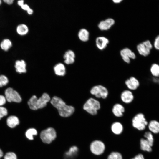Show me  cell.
<instances>
[{
	"instance_id": "obj_1",
	"label": "cell",
	"mask_w": 159,
	"mask_h": 159,
	"mask_svg": "<svg viewBox=\"0 0 159 159\" xmlns=\"http://www.w3.org/2000/svg\"><path fill=\"white\" fill-rule=\"evenodd\" d=\"M50 102L57 110L59 115L62 117H68L74 111V108L73 106L67 105L61 98L57 96L53 97Z\"/></svg>"
},
{
	"instance_id": "obj_2",
	"label": "cell",
	"mask_w": 159,
	"mask_h": 159,
	"mask_svg": "<svg viewBox=\"0 0 159 159\" xmlns=\"http://www.w3.org/2000/svg\"><path fill=\"white\" fill-rule=\"evenodd\" d=\"M50 100V97L49 95L44 93L39 98L36 95H33L29 100L28 104L30 109L36 110L44 107Z\"/></svg>"
},
{
	"instance_id": "obj_3",
	"label": "cell",
	"mask_w": 159,
	"mask_h": 159,
	"mask_svg": "<svg viewBox=\"0 0 159 159\" xmlns=\"http://www.w3.org/2000/svg\"><path fill=\"white\" fill-rule=\"evenodd\" d=\"M101 104L97 100L93 98H89L83 106V109L92 115H95L101 108Z\"/></svg>"
},
{
	"instance_id": "obj_4",
	"label": "cell",
	"mask_w": 159,
	"mask_h": 159,
	"mask_svg": "<svg viewBox=\"0 0 159 159\" xmlns=\"http://www.w3.org/2000/svg\"><path fill=\"white\" fill-rule=\"evenodd\" d=\"M148 123L145 115L141 112L137 114L132 120L133 127L139 131H143L145 130Z\"/></svg>"
},
{
	"instance_id": "obj_5",
	"label": "cell",
	"mask_w": 159,
	"mask_h": 159,
	"mask_svg": "<svg viewBox=\"0 0 159 159\" xmlns=\"http://www.w3.org/2000/svg\"><path fill=\"white\" fill-rule=\"evenodd\" d=\"M90 92L91 95L98 98L105 99L109 95L107 88L105 86L100 85L92 87L90 90Z\"/></svg>"
},
{
	"instance_id": "obj_6",
	"label": "cell",
	"mask_w": 159,
	"mask_h": 159,
	"mask_svg": "<svg viewBox=\"0 0 159 159\" xmlns=\"http://www.w3.org/2000/svg\"><path fill=\"white\" fill-rule=\"evenodd\" d=\"M57 137V134L55 129L52 127H48L42 131L40 137L42 141L44 143L50 144Z\"/></svg>"
},
{
	"instance_id": "obj_7",
	"label": "cell",
	"mask_w": 159,
	"mask_h": 159,
	"mask_svg": "<svg viewBox=\"0 0 159 159\" xmlns=\"http://www.w3.org/2000/svg\"><path fill=\"white\" fill-rule=\"evenodd\" d=\"M91 152L96 155H100L102 154L105 149L104 143L99 140H95L92 142L90 146Z\"/></svg>"
},
{
	"instance_id": "obj_8",
	"label": "cell",
	"mask_w": 159,
	"mask_h": 159,
	"mask_svg": "<svg viewBox=\"0 0 159 159\" xmlns=\"http://www.w3.org/2000/svg\"><path fill=\"white\" fill-rule=\"evenodd\" d=\"M5 94L6 100L9 102H13L19 103L21 101L19 94L11 88L7 89L5 91Z\"/></svg>"
},
{
	"instance_id": "obj_9",
	"label": "cell",
	"mask_w": 159,
	"mask_h": 159,
	"mask_svg": "<svg viewBox=\"0 0 159 159\" xmlns=\"http://www.w3.org/2000/svg\"><path fill=\"white\" fill-rule=\"evenodd\" d=\"M152 47L150 41L147 40L139 44L137 46V48L140 55L145 57L150 54Z\"/></svg>"
},
{
	"instance_id": "obj_10",
	"label": "cell",
	"mask_w": 159,
	"mask_h": 159,
	"mask_svg": "<svg viewBox=\"0 0 159 159\" xmlns=\"http://www.w3.org/2000/svg\"><path fill=\"white\" fill-rule=\"evenodd\" d=\"M120 54L123 60L127 64L130 63L131 59H135L136 58L135 53L127 48L121 50L120 51Z\"/></svg>"
},
{
	"instance_id": "obj_11",
	"label": "cell",
	"mask_w": 159,
	"mask_h": 159,
	"mask_svg": "<svg viewBox=\"0 0 159 159\" xmlns=\"http://www.w3.org/2000/svg\"><path fill=\"white\" fill-rule=\"evenodd\" d=\"M125 84L127 88L130 90H137L140 85V82L139 80L133 76H131L127 79L125 81Z\"/></svg>"
},
{
	"instance_id": "obj_12",
	"label": "cell",
	"mask_w": 159,
	"mask_h": 159,
	"mask_svg": "<svg viewBox=\"0 0 159 159\" xmlns=\"http://www.w3.org/2000/svg\"><path fill=\"white\" fill-rule=\"evenodd\" d=\"M134 98L132 92L129 90H124L121 94V99L123 102L125 104H130L132 102Z\"/></svg>"
},
{
	"instance_id": "obj_13",
	"label": "cell",
	"mask_w": 159,
	"mask_h": 159,
	"mask_svg": "<svg viewBox=\"0 0 159 159\" xmlns=\"http://www.w3.org/2000/svg\"><path fill=\"white\" fill-rule=\"evenodd\" d=\"M115 21L114 19L109 18L101 21L98 24V27L102 31L107 30L110 29L114 24Z\"/></svg>"
},
{
	"instance_id": "obj_14",
	"label": "cell",
	"mask_w": 159,
	"mask_h": 159,
	"mask_svg": "<svg viewBox=\"0 0 159 159\" xmlns=\"http://www.w3.org/2000/svg\"><path fill=\"white\" fill-rule=\"evenodd\" d=\"M125 111L124 107L122 104L117 103L113 106L112 112L113 115L116 117H121L123 115Z\"/></svg>"
},
{
	"instance_id": "obj_15",
	"label": "cell",
	"mask_w": 159,
	"mask_h": 159,
	"mask_svg": "<svg viewBox=\"0 0 159 159\" xmlns=\"http://www.w3.org/2000/svg\"><path fill=\"white\" fill-rule=\"evenodd\" d=\"M95 42L97 48L100 50H102L107 47L109 43V41L107 38L101 36L97 38Z\"/></svg>"
},
{
	"instance_id": "obj_16",
	"label": "cell",
	"mask_w": 159,
	"mask_h": 159,
	"mask_svg": "<svg viewBox=\"0 0 159 159\" xmlns=\"http://www.w3.org/2000/svg\"><path fill=\"white\" fill-rule=\"evenodd\" d=\"M75 55L74 52L71 50L67 51L64 55V63L67 64H71L75 61Z\"/></svg>"
},
{
	"instance_id": "obj_17",
	"label": "cell",
	"mask_w": 159,
	"mask_h": 159,
	"mask_svg": "<svg viewBox=\"0 0 159 159\" xmlns=\"http://www.w3.org/2000/svg\"><path fill=\"white\" fill-rule=\"evenodd\" d=\"M79 151L78 147L76 146H72L69 150L64 154L65 159H73L77 155Z\"/></svg>"
},
{
	"instance_id": "obj_18",
	"label": "cell",
	"mask_w": 159,
	"mask_h": 159,
	"mask_svg": "<svg viewBox=\"0 0 159 159\" xmlns=\"http://www.w3.org/2000/svg\"><path fill=\"white\" fill-rule=\"evenodd\" d=\"M149 130L153 134L159 133V122L155 120L150 121L147 126Z\"/></svg>"
},
{
	"instance_id": "obj_19",
	"label": "cell",
	"mask_w": 159,
	"mask_h": 159,
	"mask_svg": "<svg viewBox=\"0 0 159 159\" xmlns=\"http://www.w3.org/2000/svg\"><path fill=\"white\" fill-rule=\"evenodd\" d=\"M26 64L23 60H17L15 62V67L16 72L19 73H25L26 72Z\"/></svg>"
},
{
	"instance_id": "obj_20",
	"label": "cell",
	"mask_w": 159,
	"mask_h": 159,
	"mask_svg": "<svg viewBox=\"0 0 159 159\" xmlns=\"http://www.w3.org/2000/svg\"><path fill=\"white\" fill-rule=\"evenodd\" d=\"M140 149L143 151L150 152L152 151V147L145 138H141L140 140Z\"/></svg>"
},
{
	"instance_id": "obj_21",
	"label": "cell",
	"mask_w": 159,
	"mask_h": 159,
	"mask_svg": "<svg viewBox=\"0 0 159 159\" xmlns=\"http://www.w3.org/2000/svg\"><path fill=\"white\" fill-rule=\"evenodd\" d=\"M54 71L56 75L63 76L66 73V68L64 65L62 63L56 64L54 67Z\"/></svg>"
},
{
	"instance_id": "obj_22",
	"label": "cell",
	"mask_w": 159,
	"mask_h": 159,
	"mask_svg": "<svg viewBox=\"0 0 159 159\" xmlns=\"http://www.w3.org/2000/svg\"><path fill=\"white\" fill-rule=\"evenodd\" d=\"M111 129L114 134L116 135H119L122 132L123 130V127L121 123L116 122H114L112 125Z\"/></svg>"
},
{
	"instance_id": "obj_23",
	"label": "cell",
	"mask_w": 159,
	"mask_h": 159,
	"mask_svg": "<svg viewBox=\"0 0 159 159\" xmlns=\"http://www.w3.org/2000/svg\"><path fill=\"white\" fill-rule=\"evenodd\" d=\"M8 126L11 128L15 127L19 123V121L18 118L15 116H11L9 117L6 120Z\"/></svg>"
},
{
	"instance_id": "obj_24",
	"label": "cell",
	"mask_w": 159,
	"mask_h": 159,
	"mask_svg": "<svg viewBox=\"0 0 159 159\" xmlns=\"http://www.w3.org/2000/svg\"><path fill=\"white\" fill-rule=\"evenodd\" d=\"M78 37L81 41L84 42H87L89 39V32L85 29H82L78 32Z\"/></svg>"
},
{
	"instance_id": "obj_25",
	"label": "cell",
	"mask_w": 159,
	"mask_h": 159,
	"mask_svg": "<svg viewBox=\"0 0 159 159\" xmlns=\"http://www.w3.org/2000/svg\"><path fill=\"white\" fill-rule=\"evenodd\" d=\"M17 33L21 35H26L29 32V28L26 25L24 24L19 25L16 28Z\"/></svg>"
},
{
	"instance_id": "obj_26",
	"label": "cell",
	"mask_w": 159,
	"mask_h": 159,
	"mask_svg": "<svg viewBox=\"0 0 159 159\" xmlns=\"http://www.w3.org/2000/svg\"><path fill=\"white\" fill-rule=\"evenodd\" d=\"M1 48L4 51H7L12 47V43L9 39H4L0 44Z\"/></svg>"
},
{
	"instance_id": "obj_27",
	"label": "cell",
	"mask_w": 159,
	"mask_h": 159,
	"mask_svg": "<svg viewBox=\"0 0 159 159\" xmlns=\"http://www.w3.org/2000/svg\"><path fill=\"white\" fill-rule=\"evenodd\" d=\"M152 75L155 77H159V65L156 63L153 64L150 68Z\"/></svg>"
},
{
	"instance_id": "obj_28",
	"label": "cell",
	"mask_w": 159,
	"mask_h": 159,
	"mask_svg": "<svg viewBox=\"0 0 159 159\" xmlns=\"http://www.w3.org/2000/svg\"><path fill=\"white\" fill-rule=\"evenodd\" d=\"M18 4L24 10L26 11L27 13L29 15L32 14L33 12V10L30 8L28 5L24 4L23 0H19L17 1Z\"/></svg>"
},
{
	"instance_id": "obj_29",
	"label": "cell",
	"mask_w": 159,
	"mask_h": 159,
	"mask_svg": "<svg viewBox=\"0 0 159 159\" xmlns=\"http://www.w3.org/2000/svg\"><path fill=\"white\" fill-rule=\"evenodd\" d=\"M143 138L145 139L152 147L153 144L154 138L153 134L149 131H145L143 134Z\"/></svg>"
},
{
	"instance_id": "obj_30",
	"label": "cell",
	"mask_w": 159,
	"mask_h": 159,
	"mask_svg": "<svg viewBox=\"0 0 159 159\" xmlns=\"http://www.w3.org/2000/svg\"><path fill=\"white\" fill-rule=\"evenodd\" d=\"M37 131L34 128H30L28 129L26 132L25 135L26 137L30 140L34 139V136L37 135Z\"/></svg>"
},
{
	"instance_id": "obj_31",
	"label": "cell",
	"mask_w": 159,
	"mask_h": 159,
	"mask_svg": "<svg viewBox=\"0 0 159 159\" xmlns=\"http://www.w3.org/2000/svg\"><path fill=\"white\" fill-rule=\"evenodd\" d=\"M107 159H123L121 154L117 152H113L109 155Z\"/></svg>"
},
{
	"instance_id": "obj_32",
	"label": "cell",
	"mask_w": 159,
	"mask_h": 159,
	"mask_svg": "<svg viewBox=\"0 0 159 159\" xmlns=\"http://www.w3.org/2000/svg\"><path fill=\"white\" fill-rule=\"evenodd\" d=\"M8 78L5 76L1 75L0 76V87H1L6 85L8 83Z\"/></svg>"
},
{
	"instance_id": "obj_33",
	"label": "cell",
	"mask_w": 159,
	"mask_h": 159,
	"mask_svg": "<svg viewBox=\"0 0 159 159\" xmlns=\"http://www.w3.org/2000/svg\"><path fill=\"white\" fill-rule=\"evenodd\" d=\"M4 159H17L16 154L14 152H9L6 153L4 157Z\"/></svg>"
},
{
	"instance_id": "obj_34",
	"label": "cell",
	"mask_w": 159,
	"mask_h": 159,
	"mask_svg": "<svg viewBox=\"0 0 159 159\" xmlns=\"http://www.w3.org/2000/svg\"><path fill=\"white\" fill-rule=\"evenodd\" d=\"M7 113V110L5 108L0 106V120L4 116H6Z\"/></svg>"
},
{
	"instance_id": "obj_35",
	"label": "cell",
	"mask_w": 159,
	"mask_h": 159,
	"mask_svg": "<svg viewBox=\"0 0 159 159\" xmlns=\"http://www.w3.org/2000/svg\"><path fill=\"white\" fill-rule=\"evenodd\" d=\"M154 45L155 48L157 50H159V35H158L156 37Z\"/></svg>"
},
{
	"instance_id": "obj_36",
	"label": "cell",
	"mask_w": 159,
	"mask_h": 159,
	"mask_svg": "<svg viewBox=\"0 0 159 159\" xmlns=\"http://www.w3.org/2000/svg\"><path fill=\"white\" fill-rule=\"evenodd\" d=\"M6 101V98L4 96L0 95V106L4 105Z\"/></svg>"
},
{
	"instance_id": "obj_37",
	"label": "cell",
	"mask_w": 159,
	"mask_h": 159,
	"mask_svg": "<svg viewBox=\"0 0 159 159\" xmlns=\"http://www.w3.org/2000/svg\"><path fill=\"white\" fill-rule=\"evenodd\" d=\"M131 159H145L143 155L141 153H138Z\"/></svg>"
},
{
	"instance_id": "obj_38",
	"label": "cell",
	"mask_w": 159,
	"mask_h": 159,
	"mask_svg": "<svg viewBox=\"0 0 159 159\" xmlns=\"http://www.w3.org/2000/svg\"><path fill=\"white\" fill-rule=\"evenodd\" d=\"M3 1L9 5H11L13 4L14 0H4Z\"/></svg>"
},
{
	"instance_id": "obj_39",
	"label": "cell",
	"mask_w": 159,
	"mask_h": 159,
	"mask_svg": "<svg viewBox=\"0 0 159 159\" xmlns=\"http://www.w3.org/2000/svg\"><path fill=\"white\" fill-rule=\"evenodd\" d=\"M122 1V0H113V2L115 3H120Z\"/></svg>"
},
{
	"instance_id": "obj_40",
	"label": "cell",
	"mask_w": 159,
	"mask_h": 159,
	"mask_svg": "<svg viewBox=\"0 0 159 159\" xmlns=\"http://www.w3.org/2000/svg\"><path fill=\"white\" fill-rule=\"evenodd\" d=\"M3 154L2 151L0 149V159L2 157Z\"/></svg>"
},
{
	"instance_id": "obj_41",
	"label": "cell",
	"mask_w": 159,
	"mask_h": 159,
	"mask_svg": "<svg viewBox=\"0 0 159 159\" xmlns=\"http://www.w3.org/2000/svg\"><path fill=\"white\" fill-rule=\"evenodd\" d=\"M1 0H0V5L1 4Z\"/></svg>"
}]
</instances>
